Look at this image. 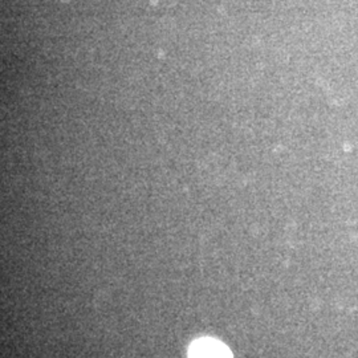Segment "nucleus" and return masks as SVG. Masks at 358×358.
Masks as SVG:
<instances>
[{
  "label": "nucleus",
  "mask_w": 358,
  "mask_h": 358,
  "mask_svg": "<svg viewBox=\"0 0 358 358\" xmlns=\"http://www.w3.org/2000/svg\"><path fill=\"white\" fill-rule=\"evenodd\" d=\"M189 358H232L229 348L213 338H201L192 343Z\"/></svg>",
  "instance_id": "1"
}]
</instances>
